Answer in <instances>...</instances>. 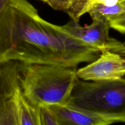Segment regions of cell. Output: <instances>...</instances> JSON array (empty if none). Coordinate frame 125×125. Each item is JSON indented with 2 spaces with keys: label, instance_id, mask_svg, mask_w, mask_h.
Here are the masks:
<instances>
[{
  "label": "cell",
  "instance_id": "cell-15",
  "mask_svg": "<svg viewBox=\"0 0 125 125\" xmlns=\"http://www.w3.org/2000/svg\"><path fill=\"white\" fill-rule=\"evenodd\" d=\"M119 3L122 5V6L123 7V9H124L125 12V0H120V1L119 2Z\"/></svg>",
  "mask_w": 125,
  "mask_h": 125
},
{
  "label": "cell",
  "instance_id": "cell-10",
  "mask_svg": "<svg viewBox=\"0 0 125 125\" xmlns=\"http://www.w3.org/2000/svg\"><path fill=\"white\" fill-rule=\"evenodd\" d=\"M40 125H60L59 121L49 105L42 104L39 106Z\"/></svg>",
  "mask_w": 125,
  "mask_h": 125
},
{
  "label": "cell",
  "instance_id": "cell-1",
  "mask_svg": "<svg viewBox=\"0 0 125 125\" xmlns=\"http://www.w3.org/2000/svg\"><path fill=\"white\" fill-rule=\"evenodd\" d=\"M100 52L44 20L27 0H9L0 13V63L77 67L94 61Z\"/></svg>",
  "mask_w": 125,
  "mask_h": 125
},
{
  "label": "cell",
  "instance_id": "cell-3",
  "mask_svg": "<svg viewBox=\"0 0 125 125\" xmlns=\"http://www.w3.org/2000/svg\"><path fill=\"white\" fill-rule=\"evenodd\" d=\"M40 125L39 106L32 105L22 90L18 62L0 63V125Z\"/></svg>",
  "mask_w": 125,
  "mask_h": 125
},
{
  "label": "cell",
  "instance_id": "cell-6",
  "mask_svg": "<svg viewBox=\"0 0 125 125\" xmlns=\"http://www.w3.org/2000/svg\"><path fill=\"white\" fill-rule=\"evenodd\" d=\"M60 125H109L125 123V116L98 112L70 103L49 105Z\"/></svg>",
  "mask_w": 125,
  "mask_h": 125
},
{
  "label": "cell",
  "instance_id": "cell-8",
  "mask_svg": "<svg viewBox=\"0 0 125 125\" xmlns=\"http://www.w3.org/2000/svg\"><path fill=\"white\" fill-rule=\"evenodd\" d=\"M92 0H47L46 3L52 9L67 13L71 20L79 22L87 13Z\"/></svg>",
  "mask_w": 125,
  "mask_h": 125
},
{
  "label": "cell",
  "instance_id": "cell-2",
  "mask_svg": "<svg viewBox=\"0 0 125 125\" xmlns=\"http://www.w3.org/2000/svg\"><path fill=\"white\" fill-rule=\"evenodd\" d=\"M76 67L58 64L18 62L20 81L24 95L34 106L69 102L76 83Z\"/></svg>",
  "mask_w": 125,
  "mask_h": 125
},
{
  "label": "cell",
  "instance_id": "cell-14",
  "mask_svg": "<svg viewBox=\"0 0 125 125\" xmlns=\"http://www.w3.org/2000/svg\"><path fill=\"white\" fill-rule=\"evenodd\" d=\"M117 52H118V53L120 54L125 56V42L123 43V46H122V49Z\"/></svg>",
  "mask_w": 125,
  "mask_h": 125
},
{
  "label": "cell",
  "instance_id": "cell-9",
  "mask_svg": "<svg viewBox=\"0 0 125 125\" xmlns=\"http://www.w3.org/2000/svg\"><path fill=\"white\" fill-rule=\"evenodd\" d=\"M124 12L123 7L118 2L112 6H107L99 4H92L87 13L90 16L92 20L95 18H103L110 21L112 18Z\"/></svg>",
  "mask_w": 125,
  "mask_h": 125
},
{
  "label": "cell",
  "instance_id": "cell-7",
  "mask_svg": "<svg viewBox=\"0 0 125 125\" xmlns=\"http://www.w3.org/2000/svg\"><path fill=\"white\" fill-rule=\"evenodd\" d=\"M76 74L79 79L91 81L122 78L125 76V56L103 50L95 61L77 69Z\"/></svg>",
  "mask_w": 125,
  "mask_h": 125
},
{
  "label": "cell",
  "instance_id": "cell-11",
  "mask_svg": "<svg viewBox=\"0 0 125 125\" xmlns=\"http://www.w3.org/2000/svg\"><path fill=\"white\" fill-rule=\"evenodd\" d=\"M109 23L111 29L125 35V12L112 18Z\"/></svg>",
  "mask_w": 125,
  "mask_h": 125
},
{
  "label": "cell",
  "instance_id": "cell-12",
  "mask_svg": "<svg viewBox=\"0 0 125 125\" xmlns=\"http://www.w3.org/2000/svg\"><path fill=\"white\" fill-rule=\"evenodd\" d=\"M120 1V0H92L91 6L95 4H99L107 6H112L118 4Z\"/></svg>",
  "mask_w": 125,
  "mask_h": 125
},
{
  "label": "cell",
  "instance_id": "cell-16",
  "mask_svg": "<svg viewBox=\"0 0 125 125\" xmlns=\"http://www.w3.org/2000/svg\"><path fill=\"white\" fill-rule=\"evenodd\" d=\"M39 1H42V2H46V1H47V0H39Z\"/></svg>",
  "mask_w": 125,
  "mask_h": 125
},
{
  "label": "cell",
  "instance_id": "cell-4",
  "mask_svg": "<svg viewBox=\"0 0 125 125\" xmlns=\"http://www.w3.org/2000/svg\"><path fill=\"white\" fill-rule=\"evenodd\" d=\"M68 103L104 113L125 116V79H78Z\"/></svg>",
  "mask_w": 125,
  "mask_h": 125
},
{
  "label": "cell",
  "instance_id": "cell-13",
  "mask_svg": "<svg viewBox=\"0 0 125 125\" xmlns=\"http://www.w3.org/2000/svg\"><path fill=\"white\" fill-rule=\"evenodd\" d=\"M9 0H0V13L7 3Z\"/></svg>",
  "mask_w": 125,
  "mask_h": 125
},
{
  "label": "cell",
  "instance_id": "cell-5",
  "mask_svg": "<svg viewBox=\"0 0 125 125\" xmlns=\"http://www.w3.org/2000/svg\"><path fill=\"white\" fill-rule=\"evenodd\" d=\"M61 27L65 32L74 39L98 49L100 52L109 50L117 52L123 46V43L111 37L109 21L103 18L92 19V24L85 26H82L79 22L71 20Z\"/></svg>",
  "mask_w": 125,
  "mask_h": 125
}]
</instances>
